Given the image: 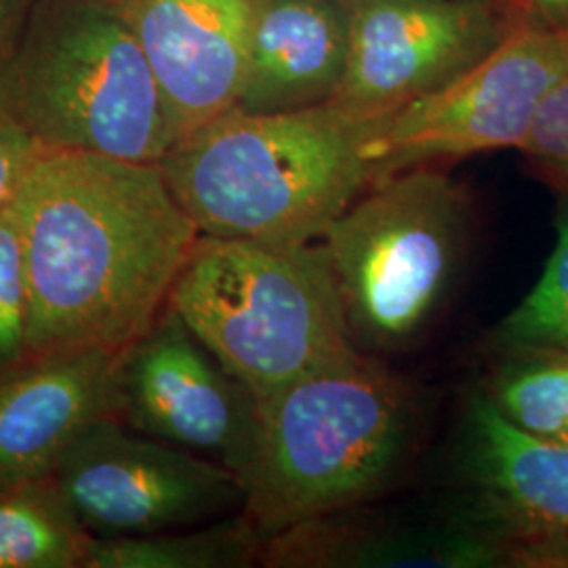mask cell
<instances>
[{
	"label": "cell",
	"mask_w": 568,
	"mask_h": 568,
	"mask_svg": "<svg viewBox=\"0 0 568 568\" xmlns=\"http://www.w3.org/2000/svg\"><path fill=\"white\" fill-rule=\"evenodd\" d=\"M424 432L417 392L368 354L312 373L260 403L243 514L262 541L375 504L405 480Z\"/></svg>",
	"instance_id": "7a4b0ae2"
},
{
	"label": "cell",
	"mask_w": 568,
	"mask_h": 568,
	"mask_svg": "<svg viewBox=\"0 0 568 568\" xmlns=\"http://www.w3.org/2000/svg\"><path fill=\"white\" fill-rule=\"evenodd\" d=\"M262 537L243 511L199 527L133 537H93L84 568H246Z\"/></svg>",
	"instance_id": "2e32d148"
},
{
	"label": "cell",
	"mask_w": 568,
	"mask_h": 568,
	"mask_svg": "<svg viewBox=\"0 0 568 568\" xmlns=\"http://www.w3.org/2000/svg\"><path fill=\"white\" fill-rule=\"evenodd\" d=\"M349 41V0H264L234 108L274 114L331 103L344 81Z\"/></svg>",
	"instance_id": "9a60e30c"
},
{
	"label": "cell",
	"mask_w": 568,
	"mask_h": 568,
	"mask_svg": "<svg viewBox=\"0 0 568 568\" xmlns=\"http://www.w3.org/2000/svg\"><path fill=\"white\" fill-rule=\"evenodd\" d=\"M30 293L13 209L0 211V371L28 358Z\"/></svg>",
	"instance_id": "ffe728a7"
},
{
	"label": "cell",
	"mask_w": 568,
	"mask_h": 568,
	"mask_svg": "<svg viewBox=\"0 0 568 568\" xmlns=\"http://www.w3.org/2000/svg\"><path fill=\"white\" fill-rule=\"evenodd\" d=\"M0 112L49 152L161 163L175 143L154 72L108 0H34L0 53Z\"/></svg>",
	"instance_id": "277c9868"
},
{
	"label": "cell",
	"mask_w": 568,
	"mask_h": 568,
	"mask_svg": "<svg viewBox=\"0 0 568 568\" xmlns=\"http://www.w3.org/2000/svg\"><path fill=\"white\" fill-rule=\"evenodd\" d=\"M527 7L530 20L551 28L568 32V0H523Z\"/></svg>",
	"instance_id": "603a6c76"
},
{
	"label": "cell",
	"mask_w": 568,
	"mask_h": 568,
	"mask_svg": "<svg viewBox=\"0 0 568 568\" xmlns=\"http://www.w3.org/2000/svg\"><path fill=\"white\" fill-rule=\"evenodd\" d=\"M459 476L464 488L450 508L501 546L508 568H568V445L516 429L476 392Z\"/></svg>",
	"instance_id": "8fae6325"
},
{
	"label": "cell",
	"mask_w": 568,
	"mask_h": 568,
	"mask_svg": "<svg viewBox=\"0 0 568 568\" xmlns=\"http://www.w3.org/2000/svg\"><path fill=\"white\" fill-rule=\"evenodd\" d=\"M142 47L180 142L232 110L264 0H108Z\"/></svg>",
	"instance_id": "7c38bea8"
},
{
	"label": "cell",
	"mask_w": 568,
	"mask_h": 568,
	"mask_svg": "<svg viewBox=\"0 0 568 568\" xmlns=\"http://www.w3.org/2000/svg\"><path fill=\"white\" fill-rule=\"evenodd\" d=\"M166 307L257 403L361 354L318 243L201 234Z\"/></svg>",
	"instance_id": "5b68a950"
},
{
	"label": "cell",
	"mask_w": 568,
	"mask_h": 568,
	"mask_svg": "<svg viewBox=\"0 0 568 568\" xmlns=\"http://www.w3.org/2000/svg\"><path fill=\"white\" fill-rule=\"evenodd\" d=\"M568 74V32L528 21L447 87L371 122L373 182L413 166L516 148Z\"/></svg>",
	"instance_id": "52a82bcc"
},
{
	"label": "cell",
	"mask_w": 568,
	"mask_h": 568,
	"mask_svg": "<svg viewBox=\"0 0 568 568\" xmlns=\"http://www.w3.org/2000/svg\"><path fill=\"white\" fill-rule=\"evenodd\" d=\"M518 150L560 196H568V74L539 105Z\"/></svg>",
	"instance_id": "44dd1931"
},
{
	"label": "cell",
	"mask_w": 568,
	"mask_h": 568,
	"mask_svg": "<svg viewBox=\"0 0 568 568\" xmlns=\"http://www.w3.org/2000/svg\"><path fill=\"white\" fill-rule=\"evenodd\" d=\"M485 394L516 429L568 445V354H506Z\"/></svg>",
	"instance_id": "ac0fdd59"
},
{
	"label": "cell",
	"mask_w": 568,
	"mask_h": 568,
	"mask_svg": "<svg viewBox=\"0 0 568 568\" xmlns=\"http://www.w3.org/2000/svg\"><path fill=\"white\" fill-rule=\"evenodd\" d=\"M119 354H32L0 371V490L53 476L82 432L116 417Z\"/></svg>",
	"instance_id": "4fadbf2b"
},
{
	"label": "cell",
	"mask_w": 568,
	"mask_h": 568,
	"mask_svg": "<svg viewBox=\"0 0 568 568\" xmlns=\"http://www.w3.org/2000/svg\"><path fill=\"white\" fill-rule=\"evenodd\" d=\"M91 541L53 476L0 490V568H84Z\"/></svg>",
	"instance_id": "e0dca14e"
},
{
	"label": "cell",
	"mask_w": 568,
	"mask_h": 568,
	"mask_svg": "<svg viewBox=\"0 0 568 568\" xmlns=\"http://www.w3.org/2000/svg\"><path fill=\"white\" fill-rule=\"evenodd\" d=\"M44 152L49 150L0 112V211L16 203L21 185Z\"/></svg>",
	"instance_id": "7402d4cb"
},
{
	"label": "cell",
	"mask_w": 568,
	"mask_h": 568,
	"mask_svg": "<svg viewBox=\"0 0 568 568\" xmlns=\"http://www.w3.org/2000/svg\"><path fill=\"white\" fill-rule=\"evenodd\" d=\"M556 246L541 278L495 331V347L506 354H568V196H560Z\"/></svg>",
	"instance_id": "d6986e66"
},
{
	"label": "cell",
	"mask_w": 568,
	"mask_h": 568,
	"mask_svg": "<svg viewBox=\"0 0 568 568\" xmlns=\"http://www.w3.org/2000/svg\"><path fill=\"white\" fill-rule=\"evenodd\" d=\"M352 41L331 105L373 122L459 79L528 23L523 0H349Z\"/></svg>",
	"instance_id": "9c48e42d"
},
{
	"label": "cell",
	"mask_w": 568,
	"mask_h": 568,
	"mask_svg": "<svg viewBox=\"0 0 568 568\" xmlns=\"http://www.w3.org/2000/svg\"><path fill=\"white\" fill-rule=\"evenodd\" d=\"M32 4L34 0H0V53L20 32L21 23Z\"/></svg>",
	"instance_id": "cb8c5ba5"
},
{
	"label": "cell",
	"mask_w": 568,
	"mask_h": 568,
	"mask_svg": "<svg viewBox=\"0 0 568 568\" xmlns=\"http://www.w3.org/2000/svg\"><path fill=\"white\" fill-rule=\"evenodd\" d=\"M371 122L335 105L253 114L232 108L161 161L201 234L255 243H318L373 183Z\"/></svg>",
	"instance_id": "3957f363"
},
{
	"label": "cell",
	"mask_w": 568,
	"mask_h": 568,
	"mask_svg": "<svg viewBox=\"0 0 568 568\" xmlns=\"http://www.w3.org/2000/svg\"><path fill=\"white\" fill-rule=\"evenodd\" d=\"M93 537L199 527L243 511V478L213 459L103 417L53 471Z\"/></svg>",
	"instance_id": "ba28073f"
},
{
	"label": "cell",
	"mask_w": 568,
	"mask_h": 568,
	"mask_svg": "<svg viewBox=\"0 0 568 568\" xmlns=\"http://www.w3.org/2000/svg\"><path fill=\"white\" fill-rule=\"evenodd\" d=\"M30 293L28 356L122 352L161 316L199 225L161 163L44 152L11 204Z\"/></svg>",
	"instance_id": "6da1fadb"
},
{
	"label": "cell",
	"mask_w": 568,
	"mask_h": 568,
	"mask_svg": "<svg viewBox=\"0 0 568 568\" xmlns=\"http://www.w3.org/2000/svg\"><path fill=\"white\" fill-rule=\"evenodd\" d=\"M474 204L440 164L373 182L318 241L358 352L403 354L440 321L464 276Z\"/></svg>",
	"instance_id": "8992f818"
},
{
	"label": "cell",
	"mask_w": 568,
	"mask_h": 568,
	"mask_svg": "<svg viewBox=\"0 0 568 568\" xmlns=\"http://www.w3.org/2000/svg\"><path fill=\"white\" fill-rule=\"evenodd\" d=\"M116 417L145 436L187 448L244 478L260 436V403L164 307L119 354Z\"/></svg>",
	"instance_id": "30bf717a"
},
{
	"label": "cell",
	"mask_w": 568,
	"mask_h": 568,
	"mask_svg": "<svg viewBox=\"0 0 568 568\" xmlns=\"http://www.w3.org/2000/svg\"><path fill=\"white\" fill-rule=\"evenodd\" d=\"M342 509L264 539L272 568H508L501 546L457 509L403 516Z\"/></svg>",
	"instance_id": "5bb4252c"
}]
</instances>
